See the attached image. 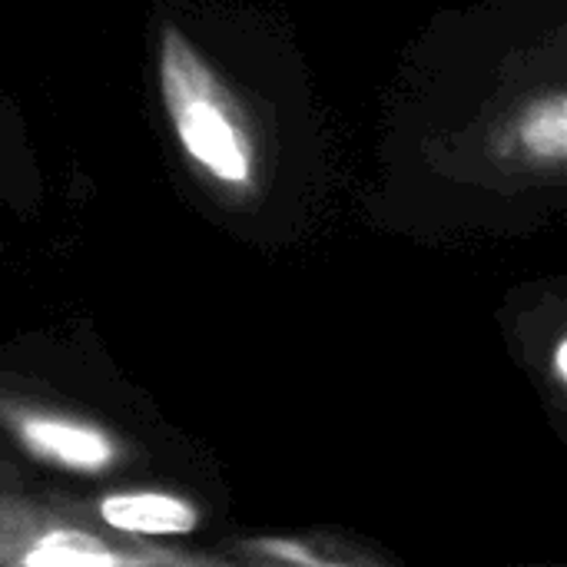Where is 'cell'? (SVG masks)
Wrapping results in <instances>:
<instances>
[{
    "instance_id": "obj_7",
    "label": "cell",
    "mask_w": 567,
    "mask_h": 567,
    "mask_svg": "<svg viewBox=\"0 0 567 567\" xmlns=\"http://www.w3.org/2000/svg\"><path fill=\"white\" fill-rule=\"evenodd\" d=\"M555 379H558V385H565L567 382V346L565 342H558V349H555Z\"/></svg>"
},
{
    "instance_id": "obj_3",
    "label": "cell",
    "mask_w": 567,
    "mask_h": 567,
    "mask_svg": "<svg viewBox=\"0 0 567 567\" xmlns=\"http://www.w3.org/2000/svg\"><path fill=\"white\" fill-rule=\"evenodd\" d=\"M0 422L20 442V449L53 468L73 475H103L120 465L123 452L120 442L70 412H56L47 405H23V402H0Z\"/></svg>"
},
{
    "instance_id": "obj_5",
    "label": "cell",
    "mask_w": 567,
    "mask_h": 567,
    "mask_svg": "<svg viewBox=\"0 0 567 567\" xmlns=\"http://www.w3.org/2000/svg\"><path fill=\"white\" fill-rule=\"evenodd\" d=\"M508 146L528 163L545 169H561L567 156V100L565 90H551L525 103L512 126Z\"/></svg>"
},
{
    "instance_id": "obj_6",
    "label": "cell",
    "mask_w": 567,
    "mask_h": 567,
    "mask_svg": "<svg viewBox=\"0 0 567 567\" xmlns=\"http://www.w3.org/2000/svg\"><path fill=\"white\" fill-rule=\"evenodd\" d=\"M259 551H266L269 558H279V561H302V565H322V558H316L309 548L296 545V542H259L256 545Z\"/></svg>"
},
{
    "instance_id": "obj_1",
    "label": "cell",
    "mask_w": 567,
    "mask_h": 567,
    "mask_svg": "<svg viewBox=\"0 0 567 567\" xmlns=\"http://www.w3.org/2000/svg\"><path fill=\"white\" fill-rule=\"evenodd\" d=\"M159 96L186 159L216 189L252 193L259 176L252 126L233 90L173 23L159 37Z\"/></svg>"
},
{
    "instance_id": "obj_4",
    "label": "cell",
    "mask_w": 567,
    "mask_h": 567,
    "mask_svg": "<svg viewBox=\"0 0 567 567\" xmlns=\"http://www.w3.org/2000/svg\"><path fill=\"white\" fill-rule=\"evenodd\" d=\"M100 522L126 538H176L199 525V512L169 492H120L96 508Z\"/></svg>"
},
{
    "instance_id": "obj_2",
    "label": "cell",
    "mask_w": 567,
    "mask_h": 567,
    "mask_svg": "<svg viewBox=\"0 0 567 567\" xmlns=\"http://www.w3.org/2000/svg\"><path fill=\"white\" fill-rule=\"evenodd\" d=\"M199 565L203 558L113 545L50 508L0 498V565L20 567H120V565Z\"/></svg>"
}]
</instances>
